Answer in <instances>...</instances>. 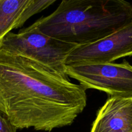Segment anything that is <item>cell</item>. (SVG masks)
<instances>
[{"label":"cell","instance_id":"6da1fadb","mask_svg":"<svg viewBox=\"0 0 132 132\" xmlns=\"http://www.w3.org/2000/svg\"><path fill=\"white\" fill-rule=\"evenodd\" d=\"M86 90L33 59L0 50V113L16 130L70 126L86 106Z\"/></svg>","mask_w":132,"mask_h":132},{"label":"cell","instance_id":"7a4b0ae2","mask_svg":"<svg viewBox=\"0 0 132 132\" xmlns=\"http://www.w3.org/2000/svg\"><path fill=\"white\" fill-rule=\"evenodd\" d=\"M131 21L132 5L125 0H62L52 14L33 24L78 46L97 42Z\"/></svg>","mask_w":132,"mask_h":132},{"label":"cell","instance_id":"3957f363","mask_svg":"<svg viewBox=\"0 0 132 132\" xmlns=\"http://www.w3.org/2000/svg\"><path fill=\"white\" fill-rule=\"evenodd\" d=\"M77 46L45 34L33 24L17 34L9 32L0 41L1 50L33 59L65 77L66 61Z\"/></svg>","mask_w":132,"mask_h":132},{"label":"cell","instance_id":"277c9868","mask_svg":"<svg viewBox=\"0 0 132 132\" xmlns=\"http://www.w3.org/2000/svg\"><path fill=\"white\" fill-rule=\"evenodd\" d=\"M66 73L86 90L94 89L110 97L132 99V65L126 61L66 65Z\"/></svg>","mask_w":132,"mask_h":132},{"label":"cell","instance_id":"5b68a950","mask_svg":"<svg viewBox=\"0 0 132 132\" xmlns=\"http://www.w3.org/2000/svg\"><path fill=\"white\" fill-rule=\"evenodd\" d=\"M132 56V21L107 37L72 50L66 65L82 63H111Z\"/></svg>","mask_w":132,"mask_h":132},{"label":"cell","instance_id":"8992f818","mask_svg":"<svg viewBox=\"0 0 132 132\" xmlns=\"http://www.w3.org/2000/svg\"><path fill=\"white\" fill-rule=\"evenodd\" d=\"M131 100L110 97L97 112L90 132H129Z\"/></svg>","mask_w":132,"mask_h":132},{"label":"cell","instance_id":"52a82bcc","mask_svg":"<svg viewBox=\"0 0 132 132\" xmlns=\"http://www.w3.org/2000/svg\"><path fill=\"white\" fill-rule=\"evenodd\" d=\"M32 0H0V41L13 29Z\"/></svg>","mask_w":132,"mask_h":132},{"label":"cell","instance_id":"ba28073f","mask_svg":"<svg viewBox=\"0 0 132 132\" xmlns=\"http://www.w3.org/2000/svg\"><path fill=\"white\" fill-rule=\"evenodd\" d=\"M16 129L0 113V132H16Z\"/></svg>","mask_w":132,"mask_h":132},{"label":"cell","instance_id":"9c48e42d","mask_svg":"<svg viewBox=\"0 0 132 132\" xmlns=\"http://www.w3.org/2000/svg\"><path fill=\"white\" fill-rule=\"evenodd\" d=\"M128 117H129V132H132V100L131 101L130 105H129V107Z\"/></svg>","mask_w":132,"mask_h":132}]
</instances>
